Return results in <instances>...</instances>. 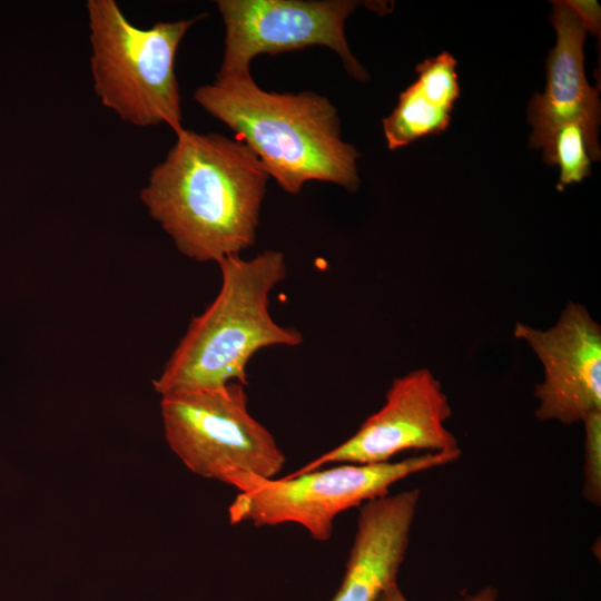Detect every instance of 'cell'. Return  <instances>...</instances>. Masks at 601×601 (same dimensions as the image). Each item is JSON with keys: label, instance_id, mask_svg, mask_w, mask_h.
I'll return each instance as SVG.
<instances>
[{"label": "cell", "instance_id": "cell-1", "mask_svg": "<svg viewBox=\"0 0 601 601\" xmlns=\"http://www.w3.org/2000/svg\"><path fill=\"white\" fill-rule=\"evenodd\" d=\"M140 190L184 256L218 263L256 240L268 174L244 142L183 128Z\"/></svg>", "mask_w": 601, "mask_h": 601}, {"label": "cell", "instance_id": "cell-2", "mask_svg": "<svg viewBox=\"0 0 601 601\" xmlns=\"http://www.w3.org/2000/svg\"><path fill=\"white\" fill-rule=\"evenodd\" d=\"M194 99L252 149L284 191L298 194L308 181L357 190L359 155L342 139L337 109L327 97L266 91L248 72L216 77L198 87Z\"/></svg>", "mask_w": 601, "mask_h": 601}, {"label": "cell", "instance_id": "cell-3", "mask_svg": "<svg viewBox=\"0 0 601 601\" xmlns=\"http://www.w3.org/2000/svg\"><path fill=\"white\" fill-rule=\"evenodd\" d=\"M221 284L213 303L194 317L160 375L161 395L217 388L231 382L247 385V365L260 349L298 346L302 333L277 324L269 313L272 290L285 279V255L268 249L253 258L227 256L218 263Z\"/></svg>", "mask_w": 601, "mask_h": 601}, {"label": "cell", "instance_id": "cell-4", "mask_svg": "<svg viewBox=\"0 0 601 601\" xmlns=\"http://www.w3.org/2000/svg\"><path fill=\"white\" fill-rule=\"evenodd\" d=\"M92 87L104 107L136 127H183L176 55L195 19L132 24L115 0H88Z\"/></svg>", "mask_w": 601, "mask_h": 601}, {"label": "cell", "instance_id": "cell-5", "mask_svg": "<svg viewBox=\"0 0 601 601\" xmlns=\"http://www.w3.org/2000/svg\"><path fill=\"white\" fill-rule=\"evenodd\" d=\"M245 385L161 395L170 450L193 473L247 492L274 479L286 457L273 434L248 411Z\"/></svg>", "mask_w": 601, "mask_h": 601}, {"label": "cell", "instance_id": "cell-6", "mask_svg": "<svg viewBox=\"0 0 601 601\" xmlns=\"http://www.w3.org/2000/svg\"><path fill=\"white\" fill-rule=\"evenodd\" d=\"M460 456V449L427 452L398 462L341 463L265 480L238 493L228 508L229 521L255 526L295 523L314 540L325 542L339 513L388 494L390 486L408 475L455 462Z\"/></svg>", "mask_w": 601, "mask_h": 601}, {"label": "cell", "instance_id": "cell-7", "mask_svg": "<svg viewBox=\"0 0 601 601\" xmlns=\"http://www.w3.org/2000/svg\"><path fill=\"white\" fill-rule=\"evenodd\" d=\"M225 26L224 55L216 77L250 72L263 53L324 46L336 52L346 71L365 81L368 73L352 55L345 22L358 2L351 0H218Z\"/></svg>", "mask_w": 601, "mask_h": 601}, {"label": "cell", "instance_id": "cell-8", "mask_svg": "<svg viewBox=\"0 0 601 601\" xmlns=\"http://www.w3.org/2000/svg\"><path fill=\"white\" fill-rule=\"evenodd\" d=\"M451 415L449 398L439 380L427 368L414 370L393 380L384 405L349 439L293 473L331 463H384L406 450H459L455 435L445 426Z\"/></svg>", "mask_w": 601, "mask_h": 601}, {"label": "cell", "instance_id": "cell-9", "mask_svg": "<svg viewBox=\"0 0 601 601\" xmlns=\"http://www.w3.org/2000/svg\"><path fill=\"white\" fill-rule=\"evenodd\" d=\"M513 333L543 366L538 420L570 425L601 412V327L583 305L569 302L546 329L518 322Z\"/></svg>", "mask_w": 601, "mask_h": 601}, {"label": "cell", "instance_id": "cell-10", "mask_svg": "<svg viewBox=\"0 0 601 601\" xmlns=\"http://www.w3.org/2000/svg\"><path fill=\"white\" fill-rule=\"evenodd\" d=\"M551 20L556 45L546 60L545 90L534 93L528 106V120L533 127L530 146L539 148L562 124L578 122L589 157L600 160L599 87H591L584 75L585 30L562 1L552 2Z\"/></svg>", "mask_w": 601, "mask_h": 601}, {"label": "cell", "instance_id": "cell-11", "mask_svg": "<svg viewBox=\"0 0 601 601\" xmlns=\"http://www.w3.org/2000/svg\"><path fill=\"white\" fill-rule=\"evenodd\" d=\"M420 499L414 487L361 505L344 577L331 601H376L397 582Z\"/></svg>", "mask_w": 601, "mask_h": 601}, {"label": "cell", "instance_id": "cell-12", "mask_svg": "<svg viewBox=\"0 0 601 601\" xmlns=\"http://www.w3.org/2000/svg\"><path fill=\"white\" fill-rule=\"evenodd\" d=\"M416 72L417 79L400 93L396 107L383 119L392 150L444 131L460 95L456 60L449 52L424 60Z\"/></svg>", "mask_w": 601, "mask_h": 601}, {"label": "cell", "instance_id": "cell-13", "mask_svg": "<svg viewBox=\"0 0 601 601\" xmlns=\"http://www.w3.org/2000/svg\"><path fill=\"white\" fill-rule=\"evenodd\" d=\"M543 160L560 167L558 190L566 185L579 183L590 175V157L578 122H565L555 128L539 146Z\"/></svg>", "mask_w": 601, "mask_h": 601}, {"label": "cell", "instance_id": "cell-14", "mask_svg": "<svg viewBox=\"0 0 601 601\" xmlns=\"http://www.w3.org/2000/svg\"><path fill=\"white\" fill-rule=\"evenodd\" d=\"M584 425L583 496L592 504H601V412L589 415Z\"/></svg>", "mask_w": 601, "mask_h": 601}, {"label": "cell", "instance_id": "cell-15", "mask_svg": "<svg viewBox=\"0 0 601 601\" xmlns=\"http://www.w3.org/2000/svg\"><path fill=\"white\" fill-rule=\"evenodd\" d=\"M563 4L578 19L585 31L594 36H600L601 10L597 1L593 0H566Z\"/></svg>", "mask_w": 601, "mask_h": 601}, {"label": "cell", "instance_id": "cell-16", "mask_svg": "<svg viewBox=\"0 0 601 601\" xmlns=\"http://www.w3.org/2000/svg\"><path fill=\"white\" fill-rule=\"evenodd\" d=\"M497 590L492 585H485L474 594L467 595L459 601H497ZM376 601H408L397 582L388 585L378 597Z\"/></svg>", "mask_w": 601, "mask_h": 601}]
</instances>
